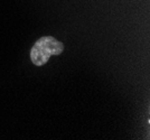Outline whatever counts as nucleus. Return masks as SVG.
Returning <instances> with one entry per match:
<instances>
[{"label": "nucleus", "instance_id": "nucleus-1", "mask_svg": "<svg viewBox=\"0 0 150 140\" xmlns=\"http://www.w3.org/2000/svg\"><path fill=\"white\" fill-rule=\"evenodd\" d=\"M64 51V45L52 36L40 37L30 49V59L34 65L43 66L48 62L50 56L59 55Z\"/></svg>", "mask_w": 150, "mask_h": 140}]
</instances>
